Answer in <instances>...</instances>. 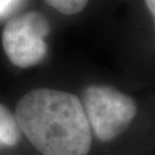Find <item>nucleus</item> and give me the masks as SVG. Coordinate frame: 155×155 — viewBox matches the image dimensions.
Returning <instances> with one entry per match:
<instances>
[{"label": "nucleus", "instance_id": "nucleus-1", "mask_svg": "<svg viewBox=\"0 0 155 155\" xmlns=\"http://www.w3.org/2000/svg\"><path fill=\"white\" fill-rule=\"evenodd\" d=\"M14 116L21 132L41 155H87L92 148L93 134L75 94L32 90L18 101Z\"/></svg>", "mask_w": 155, "mask_h": 155}, {"label": "nucleus", "instance_id": "nucleus-2", "mask_svg": "<svg viewBox=\"0 0 155 155\" xmlns=\"http://www.w3.org/2000/svg\"><path fill=\"white\" fill-rule=\"evenodd\" d=\"M81 102L91 132L101 143L120 137L137 115L134 100L110 86H89Z\"/></svg>", "mask_w": 155, "mask_h": 155}, {"label": "nucleus", "instance_id": "nucleus-3", "mask_svg": "<svg viewBox=\"0 0 155 155\" xmlns=\"http://www.w3.org/2000/svg\"><path fill=\"white\" fill-rule=\"evenodd\" d=\"M48 33L47 20L38 12H30L7 22L2 31V47L14 66L29 68L47 55L45 37Z\"/></svg>", "mask_w": 155, "mask_h": 155}, {"label": "nucleus", "instance_id": "nucleus-4", "mask_svg": "<svg viewBox=\"0 0 155 155\" xmlns=\"http://www.w3.org/2000/svg\"><path fill=\"white\" fill-rule=\"evenodd\" d=\"M21 130L14 114L7 107L0 105V147H13L21 139Z\"/></svg>", "mask_w": 155, "mask_h": 155}, {"label": "nucleus", "instance_id": "nucleus-5", "mask_svg": "<svg viewBox=\"0 0 155 155\" xmlns=\"http://www.w3.org/2000/svg\"><path fill=\"white\" fill-rule=\"evenodd\" d=\"M52 8L64 15H75L83 11L89 0H44Z\"/></svg>", "mask_w": 155, "mask_h": 155}, {"label": "nucleus", "instance_id": "nucleus-6", "mask_svg": "<svg viewBox=\"0 0 155 155\" xmlns=\"http://www.w3.org/2000/svg\"><path fill=\"white\" fill-rule=\"evenodd\" d=\"M21 1L22 0H0V20L12 14Z\"/></svg>", "mask_w": 155, "mask_h": 155}, {"label": "nucleus", "instance_id": "nucleus-7", "mask_svg": "<svg viewBox=\"0 0 155 155\" xmlns=\"http://www.w3.org/2000/svg\"><path fill=\"white\" fill-rule=\"evenodd\" d=\"M146 1V6L148 8L150 13L152 14V16H155V0H145Z\"/></svg>", "mask_w": 155, "mask_h": 155}]
</instances>
